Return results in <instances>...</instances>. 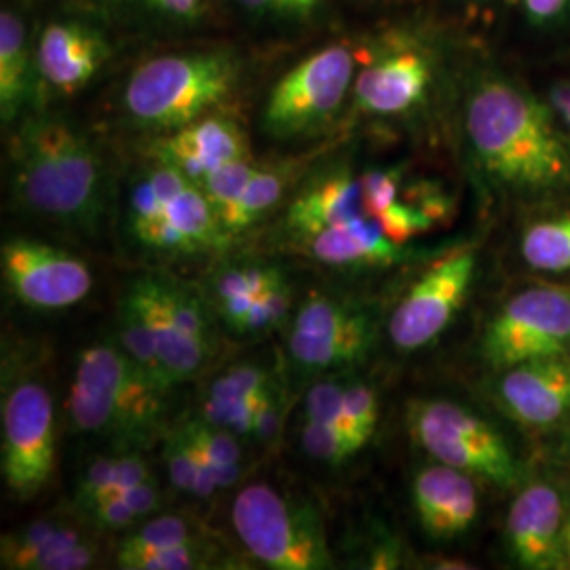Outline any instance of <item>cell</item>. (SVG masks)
Returning a JSON list of instances; mask_svg holds the SVG:
<instances>
[{
    "label": "cell",
    "instance_id": "603a6c76",
    "mask_svg": "<svg viewBox=\"0 0 570 570\" xmlns=\"http://www.w3.org/2000/svg\"><path fill=\"white\" fill-rule=\"evenodd\" d=\"M372 343V322L367 315H362L355 324L330 334H303L289 330L287 353L289 360L306 372H326L364 360Z\"/></svg>",
    "mask_w": 570,
    "mask_h": 570
},
{
    "label": "cell",
    "instance_id": "83f0119b",
    "mask_svg": "<svg viewBox=\"0 0 570 570\" xmlns=\"http://www.w3.org/2000/svg\"><path fill=\"white\" fill-rule=\"evenodd\" d=\"M202 532L195 522L183 515H161L144 522L140 529L129 532L119 546L117 553H134V551L164 550L171 546L199 543Z\"/></svg>",
    "mask_w": 570,
    "mask_h": 570
},
{
    "label": "cell",
    "instance_id": "e0dca14e",
    "mask_svg": "<svg viewBox=\"0 0 570 570\" xmlns=\"http://www.w3.org/2000/svg\"><path fill=\"white\" fill-rule=\"evenodd\" d=\"M102 32L81 21H51L35 47L42 81L60 94H75L91 81L110 56Z\"/></svg>",
    "mask_w": 570,
    "mask_h": 570
},
{
    "label": "cell",
    "instance_id": "d6a6232c",
    "mask_svg": "<svg viewBox=\"0 0 570 570\" xmlns=\"http://www.w3.org/2000/svg\"><path fill=\"white\" fill-rule=\"evenodd\" d=\"M301 446L306 456L326 465H343L353 454H357L362 446L351 440L346 433L326 423L306 421L301 429Z\"/></svg>",
    "mask_w": 570,
    "mask_h": 570
},
{
    "label": "cell",
    "instance_id": "9a60e30c",
    "mask_svg": "<svg viewBox=\"0 0 570 570\" xmlns=\"http://www.w3.org/2000/svg\"><path fill=\"white\" fill-rule=\"evenodd\" d=\"M153 157L202 184L218 167L249 159V146L239 122L209 112L155 142Z\"/></svg>",
    "mask_w": 570,
    "mask_h": 570
},
{
    "label": "cell",
    "instance_id": "52a82bcc",
    "mask_svg": "<svg viewBox=\"0 0 570 570\" xmlns=\"http://www.w3.org/2000/svg\"><path fill=\"white\" fill-rule=\"evenodd\" d=\"M355 75V56L345 42L306 56L275 82L263 112L266 134L289 140L326 127L353 91Z\"/></svg>",
    "mask_w": 570,
    "mask_h": 570
},
{
    "label": "cell",
    "instance_id": "2e32d148",
    "mask_svg": "<svg viewBox=\"0 0 570 570\" xmlns=\"http://www.w3.org/2000/svg\"><path fill=\"white\" fill-rule=\"evenodd\" d=\"M499 400L508 414L530 428H550L570 412V362L564 355L503 370Z\"/></svg>",
    "mask_w": 570,
    "mask_h": 570
},
{
    "label": "cell",
    "instance_id": "30bf717a",
    "mask_svg": "<svg viewBox=\"0 0 570 570\" xmlns=\"http://www.w3.org/2000/svg\"><path fill=\"white\" fill-rule=\"evenodd\" d=\"M475 266L478 254L471 245H461L429 266L389 320L393 346L416 351L431 345L465 305Z\"/></svg>",
    "mask_w": 570,
    "mask_h": 570
},
{
    "label": "cell",
    "instance_id": "f5cc1de1",
    "mask_svg": "<svg viewBox=\"0 0 570 570\" xmlns=\"http://www.w3.org/2000/svg\"><path fill=\"white\" fill-rule=\"evenodd\" d=\"M567 551H569L570 556V518L567 520Z\"/></svg>",
    "mask_w": 570,
    "mask_h": 570
},
{
    "label": "cell",
    "instance_id": "cb8c5ba5",
    "mask_svg": "<svg viewBox=\"0 0 570 570\" xmlns=\"http://www.w3.org/2000/svg\"><path fill=\"white\" fill-rule=\"evenodd\" d=\"M117 341L122 351L127 353V357L140 367L157 387H161L164 391L174 387L165 372L150 324H148L142 308L131 298L129 292H125L121 305H119Z\"/></svg>",
    "mask_w": 570,
    "mask_h": 570
},
{
    "label": "cell",
    "instance_id": "7bdbcfd3",
    "mask_svg": "<svg viewBox=\"0 0 570 570\" xmlns=\"http://www.w3.org/2000/svg\"><path fill=\"white\" fill-rule=\"evenodd\" d=\"M282 421H284V397L282 391L271 383L258 406H256V414H254V438L258 442H273L279 435L282 429Z\"/></svg>",
    "mask_w": 570,
    "mask_h": 570
},
{
    "label": "cell",
    "instance_id": "74e56055",
    "mask_svg": "<svg viewBox=\"0 0 570 570\" xmlns=\"http://www.w3.org/2000/svg\"><path fill=\"white\" fill-rule=\"evenodd\" d=\"M117 492V456H96L82 473L75 492V503L81 511L94 510L106 497Z\"/></svg>",
    "mask_w": 570,
    "mask_h": 570
},
{
    "label": "cell",
    "instance_id": "9c48e42d",
    "mask_svg": "<svg viewBox=\"0 0 570 570\" xmlns=\"http://www.w3.org/2000/svg\"><path fill=\"white\" fill-rule=\"evenodd\" d=\"M570 346V292L530 287L515 294L492 317L482 353L494 370L564 355Z\"/></svg>",
    "mask_w": 570,
    "mask_h": 570
},
{
    "label": "cell",
    "instance_id": "5bb4252c",
    "mask_svg": "<svg viewBox=\"0 0 570 570\" xmlns=\"http://www.w3.org/2000/svg\"><path fill=\"white\" fill-rule=\"evenodd\" d=\"M144 176L164 204L165 254H197L225 244L228 235L199 184L159 161Z\"/></svg>",
    "mask_w": 570,
    "mask_h": 570
},
{
    "label": "cell",
    "instance_id": "7c38bea8",
    "mask_svg": "<svg viewBox=\"0 0 570 570\" xmlns=\"http://www.w3.org/2000/svg\"><path fill=\"white\" fill-rule=\"evenodd\" d=\"M508 543L513 560L524 569L567 567L564 505L551 484L532 482L518 492L508 513Z\"/></svg>",
    "mask_w": 570,
    "mask_h": 570
},
{
    "label": "cell",
    "instance_id": "3957f363",
    "mask_svg": "<svg viewBox=\"0 0 570 570\" xmlns=\"http://www.w3.org/2000/svg\"><path fill=\"white\" fill-rule=\"evenodd\" d=\"M119 343L87 346L79 357L68 395V416L81 433L140 444L161 425L164 397Z\"/></svg>",
    "mask_w": 570,
    "mask_h": 570
},
{
    "label": "cell",
    "instance_id": "f35d334b",
    "mask_svg": "<svg viewBox=\"0 0 570 570\" xmlns=\"http://www.w3.org/2000/svg\"><path fill=\"white\" fill-rule=\"evenodd\" d=\"M188 433L199 442V446L207 452L214 471L223 463H239L242 461V446H239V435L233 433L230 429L218 428L207 423L204 416L193 419L184 423ZM216 478V475H214ZM218 484V482H216Z\"/></svg>",
    "mask_w": 570,
    "mask_h": 570
},
{
    "label": "cell",
    "instance_id": "60d3db41",
    "mask_svg": "<svg viewBox=\"0 0 570 570\" xmlns=\"http://www.w3.org/2000/svg\"><path fill=\"white\" fill-rule=\"evenodd\" d=\"M367 216H379L389 205L400 202V171L372 169L360 178Z\"/></svg>",
    "mask_w": 570,
    "mask_h": 570
},
{
    "label": "cell",
    "instance_id": "8992f818",
    "mask_svg": "<svg viewBox=\"0 0 570 570\" xmlns=\"http://www.w3.org/2000/svg\"><path fill=\"white\" fill-rule=\"evenodd\" d=\"M407 433L431 459L513 489L522 465L508 440L469 407L446 400H416L407 406Z\"/></svg>",
    "mask_w": 570,
    "mask_h": 570
},
{
    "label": "cell",
    "instance_id": "ac0fdd59",
    "mask_svg": "<svg viewBox=\"0 0 570 570\" xmlns=\"http://www.w3.org/2000/svg\"><path fill=\"white\" fill-rule=\"evenodd\" d=\"M412 501L421 527L435 539L465 534L480 513L473 475L444 463L423 468L414 475Z\"/></svg>",
    "mask_w": 570,
    "mask_h": 570
},
{
    "label": "cell",
    "instance_id": "c3c4849f",
    "mask_svg": "<svg viewBox=\"0 0 570 570\" xmlns=\"http://www.w3.org/2000/svg\"><path fill=\"white\" fill-rule=\"evenodd\" d=\"M153 471L148 468V463L144 461L142 454L134 452V450H125L122 454L117 456V492L134 489L142 482H150Z\"/></svg>",
    "mask_w": 570,
    "mask_h": 570
},
{
    "label": "cell",
    "instance_id": "816d5d0a",
    "mask_svg": "<svg viewBox=\"0 0 570 570\" xmlns=\"http://www.w3.org/2000/svg\"><path fill=\"white\" fill-rule=\"evenodd\" d=\"M551 106H553V112L569 127L570 131V82H562L551 91Z\"/></svg>",
    "mask_w": 570,
    "mask_h": 570
},
{
    "label": "cell",
    "instance_id": "ba28073f",
    "mask_svg": "<svg viewBox=\"0 0 570 570\" xmlns=\"http://www.w3.org/2000/svg\"><path fill=\"white\" fill-rule=\"evenodd\" d=\"M0 471L7 490L30 501L56 471V410L49 389L21 379L2 395Z\"/></svg>",
    "mask_w": 570,
    "mask_h": 570
},
{
    "label": "cell",
    "instance_id": "d4e9b609",
    "mask_svg": "<svg viewBox=\"0 0 570 570\" xmlns=\"http://www.w3.org/2000/svg\"><path fill=\"white\" fill-rule=\"evenodd\" d=\"M279 275V268L261 265L235 266L225 271L216 282V298L226 326L242 334L249 308Z\"/></svg>",
    "mask_w": 570,
    "mask_h": 570
},
{
    "label": "cell",
    "instance_id": "5b68a950",
    "mask_svg": "<svg viewBox=\"0 0 570 570\" xmlns=\"http://www.w3.org/2000/svg\"><path fill=\"white\" fill-rule=\"evenodd\" d=\"M230 518L245 550L268 569L332 567L324 522L306 501H294L279 490L256 482L239 490Z\"/></svg>",
    "mask_w": 570,
    "mask_h": 570
},
{
    "label": "cell",
    "instance_id": "681fc988",
    "mask_svg": "<svg viewBox=\"0 0 570 570\" xmlns=\"http://www.w3.org/2000/svg\"><path fill=\"white\" fill-rule=\"evenodd\" d=\"M119 494L125 497V501L134 508V511H136L140 518H146V515L155 513V511L159 510V503H161L155 480L142 482V484H138V487H134V489L122 490Z\"/></svg>",
    "mask_w": 570,
    "mask_h": 570
},
{
    "label": "cell",
    "instance_id": "4fadbf2b",
    "mask_svg": "<svg viewBox=\"0 0 570 570\" xmlns=\"http://www.w3.org/2000/svg\"><path fill=\"white\" fill-rule=\"evenodd\" d=\"M431 75V60L421 47L397 42L374 56L355 75L353 98L367 115H402L425 98Z\"/></svg>",
    "mask_w": 570,
    "mask_h": 570
},
{
    "label": "cell",
    "instance_id": "6da1fadb",
    "mask_svg": "<svg viewBox=\"0 0 570 570\" xmlns=\"http://www.w3.org/2000/svg\"><path fill=\"white\" fill-rule=\"evenodd\" d=\"M468 138L490 178L518 190L570 186V142L556 115L505 81L480 82L469 96Z\"/></svg>",
    "mask_w": 570,
    "mask_h": 570
},
{
    "label": "cell",
    "instance_id": "b9f144b4",
    "mask_svg": "<svg viewBox=\"0 0 570 570\" xmlns=\"http://www.w3.org/2000/svg\"><path fill=\"white\" fill-rule=\"evenodd\" d=\"M345 406L351 421L355 423L362 438L370 442L379 425V397L376 391L364 383L345 385Z\"/></svg>",
    "mask_w": 570,
    "mask_h": 570
},
{
    "label": "cell",
    "instance_id": "836d02e7",
    "mask_svg": "<svg viewBox=\"0 0 570 570\" xmlns=\"http://www.w3.org/2000/svg\"><path fill=\"white\" fill-rule=\"evenodd\" d=\"M161 289H164L165 303L169 306L174 320L178 326L183 327L188 336H193L197 343L212 353L214 348V330L205 315V308L188 289L169 284L161 279Z\"/></svg>",
    "mask_w": 570,
    "mask_h": 570
},
{
    "label": "cell",
    "instance_id": "8d00e7d4",
    "mask_svg": "<svg viewBox=\"0 0 570 570\" xmlns=\"http://www.w3.org/2000/svg\"><path fill=\"white\" fill-rule=\"evenodd\" d=\"M164 461L171 487L180 490L184 494H193L195 475H197V461H195L193 444H190V438H188L184 425L174 429L171 433H167Z\"/></svg>",
    "mask_w": 570,
    "mask_h": 570
},
{
    "label": "cell",
    "instance_id": "f907efd6",
    "mask_svg": "<svg viewBox=\"0 0 570 570\" xmlns=\"http://www.w3.org/2000/svg\"><path fill=\"white\" fill-rule=\"evenodd\" d=\"M524 7L534 23H550L567 13L570 0H524Z\"/></svg>",
    "mask_w": 570,
    "mask_h": 570
},
{
    "label": "cell",
    "instance_id": "d590c367",
    "mask_svg": "<svg viewBox=\"0 0 570 570\" xmlns=\"http://www.w3.org/2000/svg\"><path fill=\"white\" fill-rule=\"evenodd\" d=\"M289 306H292V289L285 282L284 275H279L249 308L242 334H265L268 330L279 326L287 317Z\"/></svg>",
    "mask_w": 570,
    "mask_h": 570
},
{
    "label": "cell",
    "instance_id": "8fae6325",
    "mask_svg": "<svg viewBox=\"0 0 570 570\" xmlns=\"http://www.w3.org/2000/svg\"><path fill=\"white\" fill-rule=\"evenodd\" d=\"M0 265L11 296L37 311L79 305L94 285L91 271L79 256L37 239L13 237L4 242Z\"/></svg>",
    "mask_w": 570,
    "mask_h": 570
},
{
    "label": "cell",
    "instance_id": "44dd1931",
    "mask_svg": "<svg viewBox=\"0 0 570 570\" xmlns=\"http://www.w3.org/2000/svg\"><path fill=\"white\" fill-rule=\"evenodd\" d=\"M306 252L330 266H385L402 261L400 244L391 242L372 216H360L345 225L327 226L301 237Z\"/></svg>",
    "mask_w": 570,
    "mask_h": 570
},
{
    "label": "cell",
    "instance_id": "277c9868",
    "mask_svg": "<svg viewBox=\"0 0 570 570\" xmlns=\"http://www.w3.org/2000/svg\"><path fill=\"white\" fill-rule=\"evenodd\" d=\"M237 79L239 63L226 51L159 56L131 72L122 108L142 129L176 131L225 102Z\"/></svg>",
    "mask_w": 570,
    "mask_h": 570
},
{
    "label": "cell",
    "instance_id": "ee69618b",
    "mask_svg": "<svg viewBox=\"0 0 570 570\" xmlns=\"http://www.w3.org/2000/svg\"><path fill=\"white\" fill-rule=\"evenodd\" d=\"M254 16L263 18H279V20H306L311 18L322 0H239Z\"/></svg>",
    "mask_w": 570,
    "mask_h": 570
},
{
    "label": "cell",
    "instance_id": "1f68e13d",
    "mask_svg": "<svg viewBox=\"0 0 570 570\" xmlns=\"http://www.w3.org/2000/svg\"><path fill=\"white\" fill-rule=\"evenodd\" d=\"M364 313L322 294H311L298 308L292 330L303 334H330L355 324Z\"/></svg>",
    "mask_w": 570,
    "mask_h": 570
},
{
    "label": "cell",
    "instance_id": "4dcf8cb0",
    "mask_svg": "<svg viewBox=\"0 0 570 570\" xmlns=\"http://www.w3.org/2000/svg\"><path fill=\"white\" fill-rule=\"evenodd\" d=\"M256 169L258 167L252 164V159L233 161V164L218 167L216 171H212L205 178L204 183L199 184L205 193V197L209 199V204L216 209L223 228H225L226 218L230 216L233 207L239 202L245 186L252 180V176L256 174Z\"/></svg>",
    "mask_w": 570,
    "mask_h": 570
},
{
    "label": "cell",
    "instance_id": "7dc6e473",
    "mask_svg": "<svg viewBox=\"0 0 570 570\" xmlns=\"http://www.w3.org/2000/svg\"><path fill=\"white\" fill-rule=\"evenodd\" d=\"M98 560V546L89 539H82L81 543L60 551L45 560L37 570H82L94 567Z\"/></svg>",
    "mask_w": 570,
    "mask_h": 570
},
{
    "label": "cell",
    "instance_id": "f1b7e54d",
    "mask_svg": "<svg viewBox=\"0 0 570 570\" xmlns=\"http://www.w3.org/2000/svg\"><path fill=\"white\" fill-rule=\"evenodd\" d=\"M117 562L127 570H195L209 569L212 553L204 543H184L164 550L117 553Z\"/></svg>",
    "mask_w": 570,
    "mask_h": 570
},
{
    "label": "cell",
    "instance_id": "ffe728a7",
    "mask_svg": "<svg viewBox=\"0 0 570 570\" xmlns=\"http://www.w3.org/2000/svg\"><path fill=\"white\" fill-rule=\"evenodd\" d=\"M127 292L140 305L150 324L157 351L161 355V362L171 385H178L199 374V370L205 366L209 357V351L178 326V322L174 320L169 306L165 303L161 279L138 277L127 287Z\"/></svg>",
    "mask_w": 570,
    "mask_h": 570
},
{
    "label": "cell",
    "instance_id": "7402d4cb",
    "mask_svg": "<svg viewBox=\"0 0 570 570\" xmlns=\"http://www.w3.org/2000/svg\"><path fill=\"white\" fill-rule=\"evenodd\" d=\"M37 56L28 41V30L13 9L0 13V117L13 122L35 89Z\"/></svg>",
    "mask_w": 570,
    "mask_h": 570
},
{
    "label": "cell",
    "instance_id": "f546056e",
    "mask_svg": "<svg viewBox=\"0 0 570 570\" xmlns=\"http://www.w3.org/2000/svg\"><path fill=\"white\" fill-rule=\"evenodd\" d=\"M305 419L306 421H317L326 423L330 428H336L346 433L351 440H355L362 449L367 442L362 438V433L351 421L345 406V387L334 383V381H322L317 385L306 391L305 397Z\"/></svg>",
    "mask_w": 570,
    "mask_h": 570
},
{
    "label": "cell",
    "instance_id": "4316f807",
    "mask_svg": "<svg viewBox=\"0 0 570 570\" xmlns=\"http://www.w3.org/2000/svg\"><path fill=\"white\" fill-rule=\"evenodd\" d=\"M289 180V169L285 167H258L252 180L245 186L237 205L226 218V235H237L258 223L266 212H271L284 197Z\"/></svg>",
    "mask_w": 570,
    "mask_h": 570
},
{
    "label": "cell",
    "instance_id": "7a4b0ae2",
    "mask_svg": "<svg viewBox=\"0 0 570 570\" xmlns=\"http://www.w3.org/2000/svg\"><path fill=\"white\" fill-rule=\"evenodd\" d=\"M11 183L28 212L94 230L104 209L102 161L81 131L53 115L21 122L11 140Z\"/></svg>",
    "mask_w": 570,
    "mask_h": 570
},
{
    "label": "cell",
    "instance_id": "db71d44e",
    "mask_svg": "<svg viewBox=\"0 0 570 570\" xmlns=\"http://www.w3.org/2000/svg\"><path fill=\"white\" fill-rule=\"evenodd\" d=\"M567 446H569V452H570V435H569V440H567Z\"/></svg>",
    "mask_w": 570,
    "mask_h": 570
},
{
    "label": "cell",
    "instance_id": "d6986e66",
    "mask_svg": "<svg viewBox=\"0 0 570 570\" xmlns=\"http://www.w3.org/2000/svg\"><path fill=\"white\" fill-rule=\"evenodd\" d=\"M364 214L362 183L348 169H332L298 193L287 209V228L301 239L327 226L351 223Z\"/></svg>",
    "mask_w": 570,
    "mask_h": 570
},
{
    "label": "cell",
    "instance_id": "f6af8a7d",
    "mask_svg": "<svg viewBox=\"0 0 570 570\" xmlns=\"http://www.w3.org/2000/svg\"><path fill=\"white\" fill-rule=\"evenodd\" d=\"M89 515L94 518V522L100 529L106 530L131 529L140 520V515L134 511V508L125 501V497L119 492L106 497L94 510L89 511Z\"/></svg>",
    "mask_w": 570,
    "mask_h": 570
},
{
    "label": "cell",
    "instance_id": "e575fe53",
    "mask_svg": "<svg viewBox=\"0 0 570 570\" xmlns=\"http://www.w3.org/2000/svg\"><path fill=\"white\" fill-rule=\"evenodd\" d=\"M271 376L263 367L242 364L226 370L223 376H218L205 393V400L214 402H244L261 395L268 385Z\"/></svg>",
    "mask_w": 570,
    "mask_h": 570
},
{
    "label": "cell",
    "instance_id": "484cf974",
    "mask_svg": "<svg viewBox=\"0 0 570 570\" xmlns=\"http://www.w3.org/2000/svg\"><path fill=\"white\" fill-rule=\"evenodd\" d=\"M522 258L534 271L570 273V214L532 223L522 235Z\"/></svg>",
    "mask_w": 570,
    "mask_h": 570
},
{
    "label": "cell",
    "instance_id": "bcb514c9",
    "mask_svg": "<svg viewBox=\"0 0 570 570\" xmlns=\"http://www.w3.org/2000/svg\"><path fill=\"white\" fill-rule=\"evenodd\" d=\"M144 9L157 18L174 23L199 20L207 0H138Z\"/></svg>",
    "mask_w": 570,
    "mask_h": 570
},
{
    "label": "cell",
    "instance_id": "ab89813d",
    "mask_svg": "<svg viewBox=\"0 0 570 570\" xmlns=\"http://www.w3.org/2000/svg\"><path fill=\"white\" fill-rule=\"evenodd\" d=\"M374 220L383 226V230L387 233L391 242L400 245L406 244L433 226V218L423 207L402 204V202L389 205L387 209H383L379 216H374Z\"/></svg>",
    "mask_w": 570,
    "mask_h": 570
}]
</instances>
